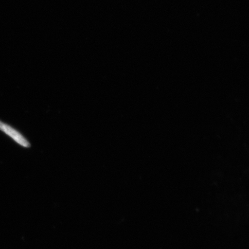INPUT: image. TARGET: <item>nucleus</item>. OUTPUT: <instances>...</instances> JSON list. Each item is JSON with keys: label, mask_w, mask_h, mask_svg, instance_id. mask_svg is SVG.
<instances>
[{"label": "nucleus", "mask_w": 249, "mask_h": 249, "mask_svg": "<svg viewBox=\"0 0 249 249\" xmlns=\"http://www.w3.org/2000/svg\"><path fill=\"white\" fill-rule=\"evenodd\" d=\"M0 130L5 133L6 135L10 137L16 142L19 144L21 147L24 148H30V142L28 141L26 138L17 129L14 128L9 124L2 122L0 121Z\"/></svg>", "instance_id": "f257e3e1"}]
</instances>
